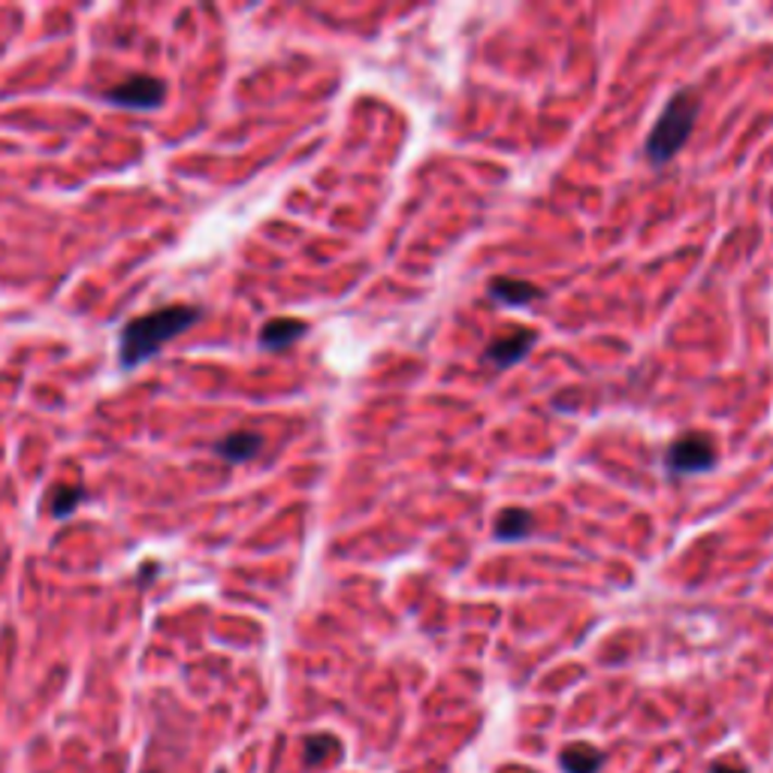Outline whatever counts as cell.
Returning <instances> with one entry per match:
<instances>
[{"label": "cell", "instance_id": "cell-1", "mask_svg": "<svg viewBox=\"0 0 773 773\" xmlns=\"http://www.w3.org/2000/svg\"><path fill=\"white\" fill-rule=\"evenodd\" d=\"M197 317H200V309L194 306H170V309H158L130 321L122 333V366L136 369L139 363H146L166 341L197 324Z\"/></svg>", "mask_w": 773, "mask_h": 773}, {"label": "cell", "instance_id": "cell-2", "mask_svg": "<svg viewBox=\"0 0 773 773\" xmlns=\"http://www.w3.org/2000/svg\"><path fill=\"white\" fill-rule=\"evenodd\" d=\"M698 107L701 103H698V95H693V91H680L677 97H671V103L659 115V122H656L650 139H647V158H650V163L671 161L683 149L686 136L693 134Z\"/></svg>", "mask_w": 773, "mask_h": 773}, {"label": "cell", "instance_id": "cell-3", "mask_svg": "<svg viewBox=\"0 0 773 773\" xmlns=\"http://www.w3.org/2000/svg\"><path fill=\"white\" fill-rule=\"evenodd\" d=\"M713 465V441L707 435H683L668 450V469L674 475H698Z\"/></svg>", "mask_w": 773, "mask_h": 773}, {"label": "cell", "instance_id": "cell-4", "mask_svg": "<svg viewBox=\"0 0 773 773\" xmlns=\"http://www.w3.org/2000/svg\"><path fill=\"white\" fill-rule=\"evenodd\" d=\"M109 103L124 109H158L163 103V82L154 76H134L103 95Z\"/></svg>", "mask_w": 773, "mask_h": 773}, {"label": "cell", "instance_id": "cell-5", "mask_svg": "<svg viewBox=\"0 0 773 773\" xmlns=\"http://www.w3.org/2000/svg\"><path fill=\"white\" fill-rule=\"evenodd\" d=\"M532 345H535V333H532V329H523V333H514V336H508V339L493 341L487 351H484V360L493 363V366L508 369L520 363V360L532 351Z\"/></svg>", "mask_w": 773, "mask_h": 773}, {"label": "cell", "instance_id": "cell-6", "mask_svg": "<svg viewBox=\"0 0 773 773\" xmlns=\"http://www.w3.org/2000/svg\"><path fill=\"white\" fill-rule=\"evenodd\" d=\"M302 333H306V324H302V321L278 317V321H270V324L260 329V345L270 348V351H282L287 345H294Z\"/></svg>", "mask_w": 773, "mask_h": 773}, {"label": "cell", "instance_id": "cell-7", "mask_svg": "<svg viewBox=\"0 0 773 773\" xmlns=\"http://www.w3.org/2000/svg\"><path fill=\"white\" fill-rule=\"evenodd\" d=\"M493 299H499L504 306H529L535 299H541V290L529 282H516V278H496L489 285Z\"/></svg>", "mask_w": 773, "mask_h": 773}, {"label": "cell", "instance_id": "cell-8", "mask_svg": "<svg viewBox=\"0 0 773 773\" xmlns=\"http://www.w3.org/2000/svg\"><path fill=\"white\" fill-rule=\"evenodd\" d=\"M260 448H263V435L233 433V435H227V438H224V441H221L215 450L227 462H245V460H254V457L260 453Z\"/></svg>", "mask_w": 773, "mask_h": 773}, {"label": "cell", "instance_id": "cell-9", "mask_svg": "<svg viewBox=\"0 0 773 773\" xmlns=\"http://www.w3.org/2000/svg\"><path fill=\"white\" fill-rule=\"evenodd\" d=\"M562 771L565 773H598L604 764V752L589 744H574L562 752Z\"/></svg>", "mask_w": 773, "mask_h": 773}, {"label": "cell", "instance_id": "cell-10", "mask_svg": "<svg viewBox=\"0 0 773 773\" xmlns=\"http://www.w3.org/2000/svg\"><path fill=\"white\" fill-rule=\"evenodd\" d=\"M532 526H535V516L529 511L511 508V511H502L496 520V538L499 541H520V538L529 535Z\"/></svg>", "mask_w": 773, "mask_h": 773}, {"label": "cell", "instance_id": "cell-11", "mask_svg": "<svg viewBox=\"0 0 773 773\" xmlns=\"http://www.w3.org/2000/svg\"><path fill=\"white\" fill-rule=\"evenodd\" d=\"M82 502H85V489L82 487H54L52 496H49V514L64 520V516L73 514Z\"/></svg>", "mask_w": 773, "mask_h": 773}, {"label": "cell", "instance_id": "cell-12", "mask_svg": "<svg viewBox=\"0 0 773 773\" xmlns=\"http://www.w3.org/2000/svg\"><path fill=\"white\" fill-rule=\"evenodd\" d=\"M336 749H339V744H336L333 737L314 734V737L306 740V761H309V764H321V761H324L329 752H336Z\"/></svg>", "mask_w": 773, "mask_h": 773}, {"label": "cell", "instance_id": "cell-13", "mask_svg": "<svg viewBox=\"0 0 773 773\" xmlns=\"http://www.w3.org/2000/svg\"><path fill=\"white\" fill-rule=\"evenodd\" d=\"M710 773H749V771L747 768H740V764H725V761H722V764H713V771Z\"/></svg>", "mask_w": 773, "mask_h": 773}]
</instances>
